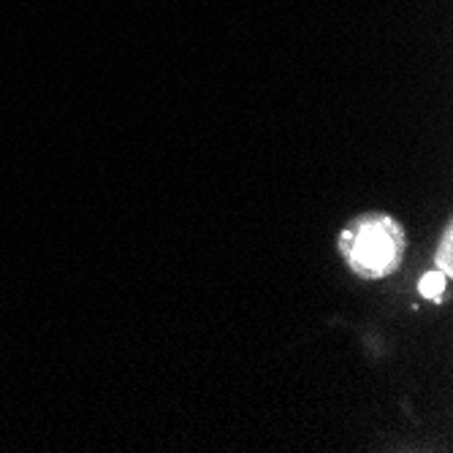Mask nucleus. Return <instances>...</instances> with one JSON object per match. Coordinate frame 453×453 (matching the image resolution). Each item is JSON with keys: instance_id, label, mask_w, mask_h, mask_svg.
<instances>
[{"instance_id": "1", "label": "nucleus", "mask_w": 453, "mask_h": 453, "mask_svg": "<svg viewBox=\"0 0 453 453\" xmlns=\"http://www.w3.org/2000/svg\"><path fill=\"white\" fill-rule=\"evenodd\" d=\"M340 253L358 277L380 280L402 261L404 231L388 215H361L340 234Z\"/></svg>"}, {"instance_id": "2", "label": "nucleus", "mask_w": 453, "mask_h": 453, "mask_svg": "<svg viewBox=\"0 0 453 453\" xmlns=\"http://www.w3.org/2000/svg\"><path fill=\"white\" fill-rule=\"evenodd\" d=\"M445 280H448V277H445L440 269L426 272V274L421 277V282H418L421 296H426V299H432V302H440V299H442V291H445Z\"/></svg>"}, {"instance_id": "3", "label": "nucleus", "mask_w": 453, "mask_h": 453, "mask_svg": "<svg viewBox=\"0 0 453 453\" xmlns=\"http://www.w3.org/2000/svg\"><path fill=\"white\" fill-rule=\"evenodd\" d=\"M437 269L445 274V277H450L453 274V228L448 226L445 231H442V242H440V247H437Z\"/></svg>"}]
</instances>
